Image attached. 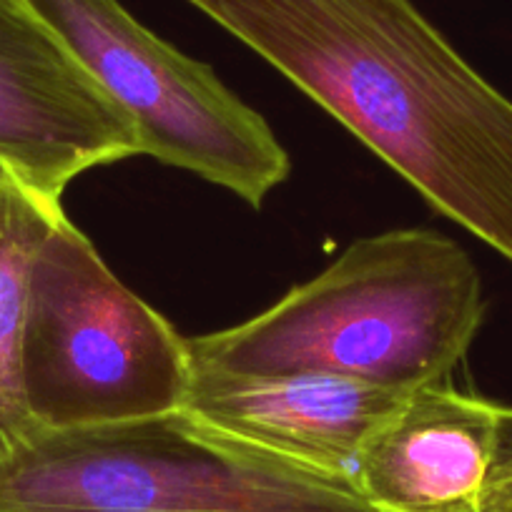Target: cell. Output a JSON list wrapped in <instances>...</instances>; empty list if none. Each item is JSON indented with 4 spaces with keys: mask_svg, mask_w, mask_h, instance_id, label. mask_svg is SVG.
I'll use <instances>...</instances> for the list:
<instances>
[{
    "mask_svg": "<svg viewBox=\"0 0 512 512\" xmlns=\"http://www.w3.org/2000/svg\"><path fill=\"white\" fill-rule=\"evenodd\" d=\"M512 262V101L412 0H186Z\"/></svg>",
    "mask_w": 512,
    "mask_h": 512,
    "instance_id": "1",
    "label": "cell"
},
{
    "mask_svg": "<svg viewBox=\"0 0 512 512\" xmlns=\"http://www.w3.org/2000/svg\"><path fill=\"white\" fill-rule=\"evenodd\" d=\"M482 319L470 254L437 231L395 229L354 241L267 312L186 347L194 372H314L415 390L450 377Z\"/></svg>",
    "mask_w": 512,
    "mask_h": 512,
    "instance_id": "2",
    "label": "cell"
},
{
    "mask_svg": "<svg viewBox=\"0 0 512 512\" xmlns=\"http://www.w3.org/2000/svg\"><path fill=\"white\" fill-rule=\"evenodd\" d=\"M0 512L377 510L349 477L174 410L93 427H33L0 457Z\"/></svg>",
    "mask_w": 512,
    "mask_h": 512,
    "instance_id": "3",
    "label": "cell"
},
{
    "mask_svg": "<svg viewBox=\"0 0 512 512\" xmlns=\"http://www.w3.org/2000/svg\"><path fill=\"white\" fill-rule=\"evenodd\" d=\"M21 369L33 422L48 430L181 410L194 374L186 339L68 219L33 264Z\"/></svg>",
    "mask_w": 512,
    "mask_h": 512,
    "instance_id": "4",
    "label": "cell"
},
{
    "mask_svg": "<svg viewBox=\"0 0 512 512\" xmlns=\"http://www.w3.org/2000/svg\"><path fill=\"white\" fill-rule=\"evenodd\" d=\"M26 3L131 116L141 156L224 186L256 209L289 176V154L269 123L121 0Z\"/></svg>",
    "mask_w": 512,
    "mask_h": 512,
    "instance_id": "5",
    "label": "cell"
},
{
    "mask_svg": "<svg viewBox=\"0 0 512 512\" xmlns=\"http://www.w3.org/2000/svg\"><path fill=\"white\" fill-rule=\"evenodd\" d=\"M128 156H141L131 116L26 0H0V169L61 199Z\"/></svg>",
    "mask_w": 512,
    "mask_h": 512,
    "instance_id": "6",
    "label": "cell"
},
{
    "mask_svg": "<svg viewBox=\"0 0 512 512\" xmlns=\"http://www.w3.org/2000/svg\"><path fill=\"white\" fill-rule=\"evenodd\" d=\"M352 482L377 512H512V405L420 384L372 432Z\"/></svg>",
    "mask_w": 512,
    "mask_h": 512,
    "instance_id": "7",
    "label": "cell"
},
{
    "mask_svg": "<svg viewBox=\"0 0 512 512\" xmlns=\"http://www.w3.org/2000/svg\"><path fill=\"white\" fill-rule=\"evenodd\" d=\"M410 390L337 374H191L181 410L241 442L352 480L372 432Z\"/></svg>",
    "mask_w": 512,
    "mask_h": 512,
    "instance_id": "8",
    "label": "cell"
},
{
    "mask_svg": "<svg viewBox=\"0 0 512 512\" xmlns=\"http://www.w3.org/2000/svg\"><path fill=\"white\" fill-rule=\"evenodd\" d=\"M66 219L61 199L0 169V457L36 427L23 392V327L36 256Z\"/></svg>",
    "mask_w": 512,
    "mask_h": 512,
    "instance_id": "9",
    "label": "cell"
}]
</instances>
